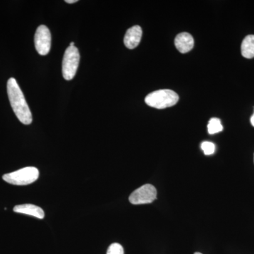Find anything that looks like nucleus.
I'll return each instance as SVG.
<instances>
[{"mask_svg":"<svg viewBox=\"0 0 254 254\" xmlns=\"http://www.w3.org/2000/svg\"><path fill=\"white\" fill-rule=\"evenodd\" d=\"M7 94L11 108L18 120L23 125H31L33 121L31 110L21 88L14 78H9L7 82Z\"/></svg>","mask_w":254,"mask_h":254,"instance_id":"obj_1","label":"nucleus"},{"mask_svg":"<svg viewBox=\"0 0 254 254\" xmlns=\"http://www.w3.org/2000/svg\"><path fill=\"white\" fill-rule=\"evenodd\" d=\"M179 101L178 95L172 90H159L149 93L145 98L148 106L156 109H165L173 107Z\"/></svg>","mask_w":254,"mask_h":254,"instance_id":"obj_2","label":"nucleus"},{"mask_svg":"<svg viewBox=\"0 0 254 254\" xmlns=\"http://www.w3.org/2000/svg\"><path fill=\"white\" fill-rule=\"evenodd\" d=\"M39 177V170L35 167H26L6 174L3 176V180L7 183L17 186H23L36 182Z\"/></svg>","mask_w":254,"mask_h":254,"instance_id":"obj_3","label":"nucleus"},{"mask_svg":"<svg viewBox=\"0 0 254 254\" xmlns=\"http://www.w3.org/2000/svg\"><path fill=\"white\" fill-rule=\"evenodd\" d=\"M79 61L80 55L77 48L68 46L64 55L63 61V74L65 80L73 79L77 71Z\"/></svg>","mask_w":254,"mask_h":254,"instance_id":"obj_4","label":"nucleus"},{"mask_svg":"<svg viewBox=\"0 0 254 254\" xmlns=\"http://www.w3.org/2000/svg\"><path fill=\"white\" fill-rule=\"evenodd\" d=\"M156 198V189L153 185L146 184L132 192L128 200L132 204L141 205L153 203Z\"/></svg>","mask_w":254,"mask_h":254,"instance_id":"obj_5","label":"nucleus"},{"mask_svg":"<svg viewBox=\"0 0 254 254\" xmlns=\"http://www.w3.org/2000/svg\"><path fill=\"white\" fill-rule=\"evenodd\" d=\"M35 46L37 52L41 55L49 53L51 48V33L45 25H41L37 28L35 34Z\"/></svg>","mask_w":254,"mask_h":254,"instance_id":"obj_6","label":"nucleus"},{"mask_svg":"<svg viewBox=\"0 0 254 254\" xmlns=\"http://www.w3.org/2000/svg\"><path fill=\"white\" fill-rule=\"evenodd\" d=\"M141 28L139 26H133L127 30L125 38H124V43L125 46L128 49H134L139 45L142 38Z\"/></svg>","mask_w":254,"mask_h":254,"instance_id":"obj_7","label":"nucleus"},{"mask_svg":"<svg viewBox=\"0 0 254 254\" xmlns=\"http://www.w3.org/2000/svg\"><path fill=\"white\" fill-rule=\"evenodd\" d=\"M175 45L180 53H187L193 49L194 40L190 33H181L175 38Z\"/></svg>","mask_w":254,"mask_h":254,"instance_id":"obj_8","label":"nucleus"},{"mask_svg":"<svg viewBox=\"0 0 254 254\" xmlns=\"http://www.w3.org/2000/svg\"><path fill=\"white\" fill-rule=\"evenodd\" d=\"M14 211L17 213L25 214L36 217L37 218L43 219L45 217L44 210L41 207L33 204L18 205L14 208Z\"/></svg>","mask_w":254,"mask_h":254,"instance_id":"obj_9","label":"nucleus"},{"mask_svg":"<svg viewBox=\"0 0 254 254\" xmlns=\"http://www.w3.org/2000/svg\"><path fill=\"white\" fill-rule=\"evenodd\" d=\"M242 56L247 59L254 58V36L250 35L246 37L241 46Z\"/></svg>","mask_w":254,"mask_h":254,"instance_id":"obj_10","label":"nucleus"},{"mask_svg":"<svg viewBox=\"0 0 254 254\" xmlns=\"http://www.w3.org/2000/svg\"><path fill=\"white\" fill-rule=\"evenodd\" d=\"M223 130L221 121L218 118H212L209 121L208 125V131L210 134L219 133Z\"/></svg>","mask_w":254,"mask_h":254,"instance_id":"obj_11","label":"nucleus"},{"mask_svg":"<svg viewBox=\"0 0 254 254\" xmlns=\"http://www.w3.org/2000/svg\"><path fill=\"white\" fill-rule=\"evenodd\" d=\"M201 149L203 150L205 155H213L215 153V145L211 142L204 141L201 143Z\"/></svg>","mask_w":254,"mask_h":254,"instance_id":"obj_12","label":"nucleus"},{"mask_svg":"<svg viewBox=\"0 0 254 254\" xmlns=\"http://www.w3.org/2000/svg\"><path fill=\"white\" fill-rule=\"evenodd\" d=\"M107 254H125L123 246L118 243H113L108 248Z\"/></svg>","mask_w":254,"mask_h":254,"instance_id":"obj_13","label":"nucleus"},{"mask_svg":"<svg viewBox=\"0 0 254 254\" xmlns=\"http://www.w3.org/2000/svg\"><path fill=\"white\" fill-rule=\"evenodd\" d=\"M66 3H68V4H73V3L77 2V0H66Z\"/></svg>","mask_w":254,"mask_h":254,"instance_id":"obj_14","label":"nucleus"},{"mask_svg":"<svg viewBox=\"0 0 254 254\" xmlns=\"http://www.w3.org/2000/svg\"><path fill=\"white\" fill-rule=\"evenodd\" d=\"M251 123H252V126L254 127V113L252 115V118H251Z\"/></svg>","mask_w":254,"mask_h":254,"instance_id":"obj_15","label":"nucleus"},{"mask_svg":"<svg viewBox=\"0 0 254 254\" xmlns=\"http://www.w3.org/2000/svg\"><path fill=\"white\" fill-rule=\"evenodd\" d=\"M69 46H74V43H73V42H71V43H70Z\"/></svg>","mask_w":254,"mask_h":254,"instance_id":"obj_16","label":"nucleus"},{"mask_svg":"<svg viewBox=\"0 0 254 254\" xmlns=\"http://www.w3.org/2000/svg\"><path fill=\"white\" fill-rule=\"evenodd\" d=\"M194 254H202L201 253H200V252H195Z\"/></svg>","mask_w":254,"mask_h":254,"instance_id":"obj_17","label":"nucleus"}]
</instances>
